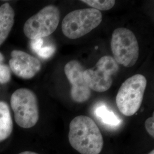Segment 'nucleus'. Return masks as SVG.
Segmentation results:
<instances>
[{
    "label": "nucleus",
    "instance_id": "f257e3e1",
    "mask_svg": "<svg viewBox=\"0 0 154 154\" xmlns=\"http://www.w3.org/2000/svg\"><path fill=\"white\" fill-rule=\"evenodd\" d=\"M69 140L72 147L81 154H99L103 146L99 127L87 116H77L71 121Z\"/></svg>",
    "mask_w": 154,
    "mask_h": 154
},
{
    "label": "nucleus",
    "instance_id": "f03ea898",
    "mask_svg": "<svg viewBox=\"0 0 154 154\" xmlns=\"http://www.w3.org/2000/svg\"><path fill=\"white\" fill-rule=\"evenodd\" d=\"M102 21L100 11L93 8L75 10L68 13L62 22V30L69 38H79L98 27Z\"/></svg>",
    "mask_w": 154,
    "mask_h": 154
},
{
    "label": "nucleus",
    "instance_id": "7ed1b4c3",
    "mask_svg": "<svg viewBox=\"0 0 154 154\" xmlns=\"http://www.w3.org/2000/svg\"><path fill=\"white\" fill-rule=\"evenodd\" d=\"M147 86V79L142 74H135L122 83L116 97V103L122 114L134 115L142 105Z\"/></svg>",
    "mask_w": 154,
    "mask_h": 154
},
{
    "label": "nucleus",
    "instance_id": "20e7f679",
    "mask_svg": "<svg viewBox=\"0 0 154 154\" xmlns=\"http://www.w3.org/2000/svg\"><path fill=\"white\" fill-rule=\"evenodd\" d=\"M11 109L17 124L24 128L34 126L39 119L38 105L34 93L28 88H19L11 95Z\"/></svg>",
    "mask_w": 154,
    "mask_h": 154
},
{
    "label": "nucleus",
    "instance_id": "39448f33",
    "mask_svg": "<svg viewBox=\"0 0 154 154\" xmlns=\"http://www.w3.org/2000/svg\"><path fill=\"white\" fill-rule=\"evenodd\" d=\"M111 49L118 64L130 67L138 61L139 55L138 40L132 31L127 28L114 30L111 37Z\"/></svg>",
    "mask_w": 154,
    "mask_h": 154
},
{
    "label": "nucleus",
    "instance_id": "423d86ee",
    "mask_svg": "<svg viewBox=\"0 0 154 154\" xmlns=\"http://www.w3.org/2000/svg\"><path fill=\"white\" fill-rule=\"evenodd\" d=\"M60 20V11L54 5L44 7L29 18L23 26V32L32 40L42 38L54 33Z\"/></svg>",
    "mask_w": 154,
    "mask_h": 154
},
{
    "label": "nucleus",
    "instance_id": "0eeeda50",
    "mask_svg": "<svg viewBox=\"0 0 154 154\" xmlns=\"http://www.w3.org/2000/svg\"><path fill=\"white\" fill-rule=\"evenodd\" d=\"M119 70L118 64L113 57L103 56L93 69L85 70L83 79L90 90L102 93L111 88L112 76Z\"/></svg>",
    "mask_w": 154,
    "mask_h": 154
},
{
    "label": "nucleus",
    "instance_id": "6e6552de",
    "mask_svg": "<svg viewBox=\"0 0 154 154\" xmlns=\"http://www.w3.org/2000/svg\"><path fill=\"white\" fill-rule=\"evenodd\" d=\"M65 74L72 85L70 94L72 99L77 103L87 101L91 96V90L83 79L84 69L76 60L69 61L64 68Z\"/></svg>",
    "mask_w": 154,
    "mask_h": 154
},
{
    "label": "nucleus",
    "instance_id": "1a4fd4ad",
    "mask_svg": "<svg viewBox=\"0 0 154 154\" xmlns=\"http://www.w3.org/2000/svg\"><path fill=\"white\" fill-rule=\"evenodd\" d=\"M9 67L17 76L29 79L34 77L41 69L38 59L27 53L14 50L11 53Z\"/></svg>",
    "mask_w": 154,
    "mask_h": 154
},
{
    "label": "nucleus",
    "instance_id": "9d476101",
    "mask_svg": "<svg viewBox=\"0 0 154 154\" xmlns=\"http://www.w3.org/2000/svg\"><path fill=\"white\" fill-rule=\"evenodd\" d=\"M14 11L8 3L0 6V45L8 38L14 23Z\"/></svg>",
    "mask_w": 154,
    "mask_h": 154
},
{
    "label": "nucleus",
    "instance_id": "9b49d317",
    "mask_svg": "<svg viewBox=\"0 0 154 154\" xmlns=\"http://www.w3.org/2000/svg\"><path fill=\"white\" fill-rule=\"evenodd\" d=\"M13 124L8 105L0 101V142L5 140L11 135Z\"/></svg>",
    "mask_w": 154,
    "mask_h": 154
},
{
    "label": "nucleus",
    "instance_id": "f8f14e48",
    "mask_svg": "<svg viewBox=\"0 0 154 154\" xmlns=\"http://www.w3.org/2000/svg\"><path fill=\"white\" fill-rule=\"evenodd\" d=\"M94 114L100 121L108 126L115 127L119 126L121 123V119L114 112L109 110L105 105L97 106Z\"/></svg>",
    "mask_w": 154,
    "mask_h": 154
},
{
    "label": "nucleus",
    "instance_id": "ddd939ff",
    "mask_svg": "<svg viewBox=\"0 0 154 154\" xmlns=\"http://www.w3.org/2000/svg\"><path fill=\"white\" fill-rule=\"evenodd\" d=\"M81 2L99 11L110 10L114 7L116 4V1L114 0H82Z\"/></svg>",
    "mask_w": 154,
    "mask_h": 154
},
{
    "label": "nucleus",
    "instance_id": "4468645a",
    "mask_svg": "<svg viewBox=\"0 0 154 154\" xmlns=\"http://www.w3.org/2000/svg\"><path fill=\"white\" fill-rule=\"evenodd\" d=\"M4 55L0 53V83L5 84L9 82L11 78V70L9 66L3 63Z\"/></svg>",
    "mask_w": 154,
    "mask_h": 154
},
{
    "label": "nucleus",
    "instance_id": "2eb2a0df",
    "mask_svg": "<svg viewBox=\"0 0 154 154\" xmlns=\"http://www.w3.org/2000/svg\"><path fill=\"white\" fill-rule=\"evenodd\" d=\"M41 47V49L37 51V54L42 58L47 59L51 57L55 53V48L54 46L49 45L44 47Z\"/></svg>",
    "mask_w": 154,
    "mask_h": 154
},
{
    "label": "nucleus",
    "instance_id": "dca6fc26",
    "mask_svg": "<svg viewBox=\"0 0 154 154\" xmlns=\"http://www.w3.org/2000/svg\"><path fill=\"white\" fill-rule=\"evenodd\" d=\"M154 116L149 118L145 122V127L149 134L154 137Z\"/></svg>",
    "mask_w": 154,
    "mask_h": 154
},
{
    "label": "nucleus",
    "instance_id": "f3484780",
    "mask_svg": "<svg viewBox=\"0 0 154 154\" xmlns=\"http://www.w3.org/2000/svg\"><path fill=\"white\" fill-rule=\"evenodd\" d=\"M44 45V40L42 38L35 39L32 40L31 46L33 51L37 53L39 50Z\"/></svg>",
    "mask_w": 154,
    "mask_h": 154
},
{
    "label": "nucleus",
    "instance_id": "a211bd4d",
    "mask_svg": "<svg viewBox=\"0 0 154 154\" xmlns=\"http://www.w3.org/2000/svg\"><path fill=\"white\" fill-rule=\"evenodd\" d=\"M39 154L37 153H35L34 152H32V151H24V152H21L20 154Z\"/></svg>",
    "mask_w": 154,
    "mask_h": 154
},
{
    "label": "nucleus",
    "instance_id": "6ab92c4d",
    "mask_svg": "<svg viewBox=\"0 0 154 154\" xmlns=\"http://www.w3.org/2000/svg\"><path fill=\"white\" fill-rule=\"evenodd\" d=\"M148 154H154V150H152V151Z\"/></svg>",
    "mask_w": 154,
    "mask_h": 154
}]
</instances>
